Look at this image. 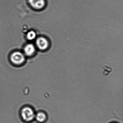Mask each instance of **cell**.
I'll return each instance as SVG.
<instances>
[{
    "instance_id": "8",
    "label": "cell",
    "mask_w": 123,
    "mask_h": 123,
    "mask_svg": "<svg viewBox=\"0 0 123 123\" xmlns=\"http://www.w3.org/2000/svg\"><path fill=\"white\" fill-rule=\"evenodd\" d=\"M37 35L35 31H31L29 32L26 35V37L29 40L31 41L33 40L36 38Z\"/></svg>"
},
{
    "instance_id": "1",
    "label": "cell",
    "mask_w": 123,
    "mask_h": 123,
    "mask_svg": "<svg viewBox=\"0 0 123 123\" xmlns=\"http://www.w3.org/2000/svg\"><path fill=\"white\" fill-rule=\"evenodd\" d=\"M20 115L25 122H31L35 118L36 114L33 110L31 107H25L22 109L20 111Z\"/></svg>"
},
{
    "instance_id": "4",
    "label": "cell",
    "mask_w": 123,
    "mask_h": 123,
    "mask_svg": "<svg viewBox=\"0 0 123 123\" xmlns=\"http://www.w3.org/2000/svg\"><path fill=\"white\" fill-rule=\"evenodd\" d=\"M28 2L31 7L37 10L43 9L46 4L45 0H28Z\"/></svg>"
},
{
    "instance_id": "2",
    "label": "cell",
    "mask_w": 123,
    "mask_h": 123,
    "mask_svg": "<svg viewBox=\"0 0 123 123\" xmlns=\"http://www.w3.org/2000/svg\"><path fill=\"white\" fill-rule=\"evenodd\" d=\"M11 62L15 65H20L25 61V55L20 52L15 51L11 55L10 57Z\"/></svg>"
},
{
    "instance_id": "7",
    "label": "cell",
    "mask_w": 123,
    "mask_h": 123,
    "mask_svg": "<svg viewBox=\"0 0 123 123\" xmlns=\"http://www.w3.org/2000/svg\"><path fill=\"white\" fill-rule=\"evenodd\" d=\"M113 70L109 66H105L103 70V74L105 77L109 76L112 73Z\"/></svg>"
},
{
    "instance_id": "3",
    "label": "cell",
    "mask_w": 123,
    "mask_h": 123,
    "mask_svg": "<svg viewBox=\"0 0 123 123\" xmlns=\"http://www.w3.org/2000/svg\"><path fill=\"white\" fill-rule=\"evenodd\" d=\"M36 44L37 48L40 50H44L48 49L49 43L46 38L41 37L37 38L36 41Z\"/></svg>"
},
{
    "instance_id": "6",
    "label": "cell",
    "mask_w": 123,
    "mask_h": 123,
    "mask_svg": "<svg viewBox=\"0 0 123 123\" xmlns=\"http://www.w3.org/2000/svg\"><path fill=\"white\" fill-rule=\"evenodd\" d=\"M47 116L43 112H39L36 114L35 118L37 122L39 123L45 122L47 119Z\"/></svg>"
},
{
    "instance_id": "5",
    "label": "cell",
    "mask_w": 123,
    "mask_h": 123,
    "mask_svg": "<svg viewBox=\"0 0 123 123\" xmlns=\"http://www.w3.org/2000/svg\"><path fill=\"white\" fill-rule=\"evenodd\" d=\"M36 51L35 47L33 44H29L26 45L24 48L25 55L27 56H31L34 54Z\"/></svg>"
}]
</instances>
